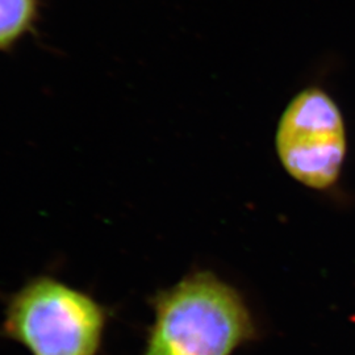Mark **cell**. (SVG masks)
Here are the masks:
<instances>
[{
    "instance_id": "cell-4",
    "label": "cell",
    "mask_w": 355,
    "mask_h": 355,
    "mask_svg": "<svg viewBox=\"0 0 355 355\" xmlns=\"http://www.w3.org/2000/svg\"><path fill=\"white\" fill-rule=\"evenodd\" d=\"M41 0H0V49L11 46L29 31Z\"/></svg>"
},
{
    "instance_id": "cell-1",
    "label": "cell",
    "mask_w": 355,
    "mask_h": 355,
    "mask_svg": "<svg viewBox=\"0 0 355 355\" xmlns=\"http://www.w3.org/2000/svg\"><path fill=\"white\" fill-rule=\"evenodd\" d=\"M153 321L140 355H234L261 329L240 290L195 270L149 297Z\"/></svg>"
},
{
    "instance_id": "cell-2",
    "label": "cell",
    "mask_w": 355,
    "mask_h": 355,
    "mask_svg": "<svg viewBox=\"0 0 355 355\" xmlns=\"http://www.w3.org/2000/svg\"><path fill=\"white\" fill-rule=\"evenodd\" d=\"M111 315L89 292L40 274L6 296L0 336L31 355H99Z\"/></svg>"
},
{
    "instance_id": "cell-3",
    "label": "cell",
    "mask_w": 355,
    "mask_h": 355,
    "mask_svg": "<svg viewBox=\"0 0 355 355\" xmlns=\"http://www.w3.org/2000/svg\"><path fill=\"white\" fill-rule=\"evenodd\" d=\"M275 145L282 165L295 180L327 190L338 180L346 154L343 114L322 89H304L282 114Z\"/></svg>"
}]
</instances>
